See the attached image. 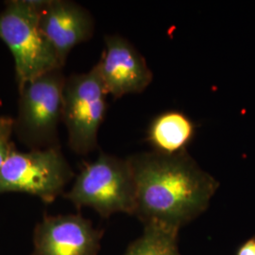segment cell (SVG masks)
<instances>
[{"instance_id": "6da1fadb", "label": "cell", "mask_w": 255, "mask_h": 255, "mask_svg": "<svg viewBox=\"0 0 255 255\" xmlns=\"http://www.w3.org/2000/svg\"><path fill=\"white\" fill-rule=\"evenodd\" d=\"M135 179L134 216L144 225L180 231L209 207L219 182L188 152L164 155L154 151L128 157Z\"/></svg>"}, {"instance_id": "7a4b0ae2", "label": "cell", "mask_w": 255, "mask_h": 255, "mask_svg": "<svg viewBox=\"0 0 255 255\" xmlns=\"http://www.w3.org/2000/svg\"><path fill=\"white\" fill-rule=\"evenodd\" d=\"M42 1L11 0L0 12V39L13 56L19 90L27 82L63 68L39 25Z\"/></svg>"}, {"instance_id": "3957f363", "label": "cell", "mask_w": 255, "mask_h": 255, "mask_svg": "<svg viewBox=\"0 0 255 255\" xmlns=\"http://www.w3.org/2000/svg\"><path fill=\"white\" fill-rule=\"evenodd\" d=\"M64 198L105 219L117 213L134 216L136 185L129 160L101 153L94 162L83 164Z\"/></svg>"}, {"instance_id": "277c9868", "label": "cell", "mask_w": 255, "mask_h": 255, "mask_svg": "<svg viewBox=\"0 0 255 255\" xmlns=\"http://www.w3.org/2000/svg\"><path fill=\"white\" fill-rule=\"evenodd\" d=\"M64 77L62 68L44 74L23 86L14 132L32 149L60 146L58 125L63 120Z\"/></svg>"}, {"instance_id": "5b68a950", "label": "cell", "mask_w": 255, "mask_h": 255, "mask_svg": "<svg viewBox=\"0 0 255 255\" xmlns=\"http://www.w3.org/2000/svg\"><path fill=\"white\" fill-rule=\"evenodd\" d=\"M73 177L60 146L29 152L14 149L0 169V194L25 193L51 203Z\"/></svg>"}, {"instance_id": "8992f818", "label": "cell", "mask_w": 255, "mask_h": 255, "mask_svg": "<svg viewBox=\"0 0 255 255\" xmlns=\"http://www.w3.org/2000/svg\"><path fill=\"white\" fill-rule=\"evenodd\" d=\"M108 93L96 65L86 73L66 78L63 121L74 152L85 155L98 147V134L107 112Z\"/></svg>"}, {"instance_id": "52a82bcc", "label": "cell", "mask_w": 255, "mask_h": 255, "mask_svg": "<svg viewBox=\"0 0 255 255\" xmlns=\"http://www.w3.org/2000/svg\"><path fill=\"white\" fill-rule=\"evenodd\" d=\"M105 48L96 67L108 95L115 99L145 91L153 74L135 46L118 34L104 37Z\"/></svg>"}, {"instance_id": "ba28073f", "label": "cell", "mask_w": 255, "mask_h": 255, "mask_svg": "<svg viewBox=\"0 0 255 255\" xmlns=\"http://www.w3.org/2000/svg\"><path fill=\"white\" fill-rule=\"evenodd\" d=\"M103 234L81 215L46 216L34 230L31 255H97Z\"/></svg>"}, {"instance_id": "9c48e42d", "label": "cell", "mask_w": 255, "mask_h": 255, "mask_svg": "<svg viewBox=\"0 0 255 255\" xmlns=\"http://www.w3.org/2000/svg\"><path fill=\"white\" fill-rule=\"evenodd\" d=\"M39 25L62 66L74 47L90 40L95 30L91 12L68 0L42 1Z\"/></svg>"}, {"instance_id": "30bf717a", "label": "cell", "mask_w": 255, "mask_h": 255, "mask_svg": "<svg viewBox=\"0 0 255 255\" xmlns=\"http://www.w3.org/2000/svg\"><path fill=\"white\" fill-rule=\"evenodd\" d=\"M196 130V124L184 113L176 110L166 111L151 120L146 141L156 153L181 154L187 152Z\"/></svg>"}, {"instance_id": "8fae6325", "label": "cell", "mask_w": 255, "mask_h": 255, "mask_svg": "<svg viewBox=\"0 0 255 255\" xmlns=\"http://www.w3.org/2000/svg\"><path fill=\"white\" fill-rule=\"evenodd\" d=\"M144 226L143 236L128 246L124 255H181L178 249L179 231L155 224Z\"/></svg>"}, {"instance_id": "7c38bea8", "label": "cell", "mask_w": 255, "mask_h": 255, "mask_svg": "<svg viewBox=\"0 0 255 255\" xmlns=\"http://www.w3.org/2000/svg\"><path fill=\"white\" fill-rule=\"evenodd\" d=\"M14 119L0 117V169L10 153L14 150L11 134L14 132Z\"/></svg>"}, {"instance_id": "4fadbf2b", "label": "cell", "mask_w": 255, "mask_h": 255, "mask_svg": "<svg viewBox=\"0 0 255 255\" xmlns=\"http://www.w3.org/2000/svg\"><path fill=\"white\" fill-rule=\"evenodd\" d=\"M237 255H255V237L241 244L237 249Z\"/></svg>"}]
</instances>
